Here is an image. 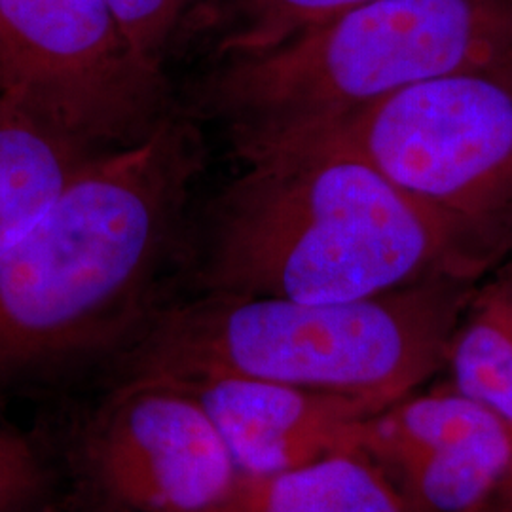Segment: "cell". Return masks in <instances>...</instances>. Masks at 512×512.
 <instances>
[{"mask_svg":"<svg viewBox=\"0 0 512 512\" xmlns=\"http://www.w3.org/2000/svg\"><path fill=\"white\" fill-rule=\"evenodd\" d=\"M203 165L171 112L143 141L95 154L0 256V397L120 357L162 300Z\"/></svg>","mask_w":512,"mask_h":512,"instance_id":"1","label":"cell"},{"mask_svg":"<svg viewBox=\"0 0 512 512\" xmlns=\"http://www.w3.org/2000/svg\"><path fill=\"white\" fill-rule=\"evenodd\" d=\"M213 203L200 293L355 302L507 262L353 148L311 137L245 158Z\"/></svg>","mask_w":512,"mask_h":512,"instance_id":"2","label":"cell"},{"mask_svg":"<svg viewBox=\"0 0 512 512\" xmlns=\"http://www.w3.org/2000/svg\"><path fill=\"white\" fill-rule=\"evenodd\" d=\"M478 285L437 277L338 304L200 293L165 302L116 361L120 376H241L385 410L444 368Z\"/></svg>","mask_w":512,"mask_h":512,"instance_id":"3","label":"cell"},{"mask_svg":"<svg viewBox=\"0 0 512 512\" xmlns=\"http://www.w3.org/2000/svg\"><path fill=\"white\" fill-rule=\"evenodd\" d=\"M512 52V0H370L262 54L222 59L196 107L241 160Z\"/></svg>","mask_w":512,"mask_h":512,"instance_id":"4","label":"cell"},{"mask_svg":"<svg viewBox=\"0 0 512 512\" xmlns=\"http://www.w3.org/2000/svg\"><path fill=\"white\" fill-rule=\"evenodd\" d=\"M389 181L512 256V52L442 74L325 135Z\"/></svg>","mask_w":512,"mask_h":512,"instance_id":"5","label":"cell"},{"mask_svg":"<svg viewBox=\"0 0 512 512\" xmlns=\"http://www.w3.org/2000/svg\"><path fill=\"white\" fill-rule=\"evenodd\" d=\"M0 95L92 150L135 145L175 112L109 0H0Z\"/></svg>","mask_w":512,"mask_h":512,"instance_id":"6","label":"cell"},{"mask_svg":"<svg viewBox=\"0 0 512 512\" xmlns=\"http://www.w3.org/2000/svg\"><path fill=\"white\" fill-rule=\"evenodd\" d=\"M82 512H219L241 471L200 401L167 376H120L71 448Z\"/></svg>","mask_w":512,"mask_h":512,"instance_id":"7","label":"cell"},{"mask_svg":"<svg viewBox=\"0 0 512 512\" xmlns=\"http://www.w3.org/2000/svg\"><path fill=\"white\" fill-rule=\"evenodd\" d=\"M363 452L410 512H512V427L450 384L372 416Z\"/></svg>","mask_w":512,"mask_h":512,"instance_id":"8","label":"cell"},{"mask_svg":"<svg viewBox=\"0 0 512 512\" xmlns=\"http://www.w3.org/2000/svg\"><path fill=\"white\" fill-rule=\"evenodd\" d=\"M167 378L200 401L245 476L279 475L334 454L359 452L368 420L382 412L344 395L241 376Z\"/></svg>","mask_w":512,"mask_h":512,"instance_id":"9","label":"cell"},{"mask_svg":"<svg viewBox=\"0 0 512 512\" xmlns=\"http://www.w3.org/2000/svg\"><path fill=\"white\" fill-rule=\"evenodd\" d=\"M14 99L0 95V256L95 154Z\"/></svg>","mask_w":512,"mask_h":512,"instance_id":"10","label":"cell"},{"mask_svg":"<svg viewBox=\"0 0 512 512\" xmlns=\"http://www.w3.org/2000/svg\"><path fill=\"white\" fill-rule=\"evenodd\" d=\"M219 512H410L366 452H344L272 476H245Z\"/></svg>","mask_w":512,"mask_h":512,"instance_id":"11","label":"cell"},{"mask_svg":"<svg viewBox=\"0 0 512 512\" xmlns=\"http://www.w3.org/2000/svg\"><path fill=\"white\" fill-rule=\"evenodd\" d=\"M444 368L458 393L512 427V258L476 287L450 338Z\"/></svg>","mask_w":512,"mask_h":512,"instance_id":"12","label":"cell"},{"mask_svg":"<svg viewBox=\"0 0 512 512\" xmlns=\"http://www.w3.org/2000/svg\"><path fill=\"white\" fill-rule=\"evenodd\" d=\"M370 0H217L220 59L262 54Z\"/></svg>","mask_w":512,"mask_h":512,"instance_id":"13","label":"cell"},{"mask_svg":"<svg viewBox=\"0 0 512 512\" xmlns=\"http://www.w3.org/2000/svg\"><path fill=\"white\" fill-rule=\"evenodd\" d=\"M215 4L217 0H109L131 54L156 71H164L165 57L188 29L209 23Z\"/></svg>","mask_w":512,"mask_h":512,"instance_id":"14","label":"cell"},{"mask_svg":"<svg viewBox=\"0 0 512 512\" xmlns=\"http://www.w3.org/2000/svg\"><path fill=\"white\" fill-rule=\"evenodd\" d=\"M54 490V475L37 446L0 429V512H57Z\"/></svg>","mask_w":512,"mask_h":512,"instance_id":"15","label":"cell"}]
</instances>
